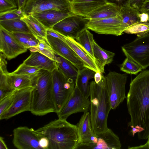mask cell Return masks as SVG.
I'll use <instances>...</instances> for the list:
<instances>
[{
    "label": "cell",
    "mask_w": 149,
    "mask_h": 149,
    "mask_svg": "<svg viewBox=\"0 0 149 149\" xmlns=\"http://www.w3.org/2000/svg\"><path fill=\"white\" fill-rule=\"evenodd\" d=\"M127 107L130 116L128 125L138 126L143 131L138 137H149V70H142L131 81L127 97Z\"/></svg>",
    "instance_id": "6da1fadb"
},
{
    "label": "cell",
    "mask_w": 149,
    "mask_h": 149,
    "mask_svg": "<svg viewBox=\"0 0 149 149\" xmlns=\"http://www.w3.org/2000/svg\"><path fill=\"white\" fill-rule=\"evenodd\" d=\"M90 114L92 128L95 134L103 132L109 128L107 120L111 109L108 95L105 76L101 81L90 83Z\"/></svg>",
    "instance_id": "7a4b0ae2"
},
{
    "label": "cell",
    "mask_w": 149,
    "mask_h": 149,
    "mask_svg": "<svg viewBox=\"0 0 149 149\" xmlns=\"http://www.w3.org/2000/svg\"><path fill=\"white\" fill-rule=\"evenodd\" d=\"M36 131L49 141L48 149H76L79 141L77 125L59 118Z\"/></svg>",
    "instance_id": "3957f363"
},
{
    "label": "cell",
    "mask_w": 149,
    "mask_h": 149,
    "mask_svg": "<svg viewBox=\"0 0 149 149\" xmlns=\"http://www.w3.org/2000/svg\"><path fill=\"white\" fill-rule=\"evenodd\" d=\"M30 112L38 116L56 113L52 72L41 70L34 81Z\"/></svg>",
    "instance_id": "277c9868"
},
{
    "label": "cell",
    "mask_w": 149,
    "mask_h": 149,
    "mask_svg": "<svg viewBox=\"0 0 149 149\" xmlns=\"http://www.w3.org/2000/svg\"><path fill=\"white\" fill-rule=\"evenodd\" d=\"M53 92L56 113L61 110L72 94L75 81L66 78L58 68L52 72Z\"/></svg>",
    "instance_id": "5b68a950"
},
{
    "label": "cell",
    "mask_w": 149,
    "mask_h": 149,
    "mask_svg": "<svg viewBox=\"0 0 149 149\" xmlns=\"http://www.w3.org/2000/svg\"><path fill=\"white\" fill-rule=\"evenodd\" d=\"M121 49L126 57L136 62L143 70L149 66V33L124 45Z\"/></svg>",
    "instance_id": "8992f818"
},
{
    "label": "cell",
    "mask_w": 149,
    "mask_h": 149,
    "mask_svg": "<svg viewBox=\"0 0 149 149\" xmlns=\"http://www.w3.org/2000/svg\"><path fill=\"white\" fill-rule=\"evenodd\" d=\"M105 77L111 108L114 109L127 98L125 87L127 75L111 71Z\"/></svg>",
    "instance_id": "52a82bcc"
},
{
    "label": "cell",
    "mask_w": 149,
    "mask_h": 149,
    "mask_svg": "<svg viewBox=\"0 0 149 149\" xmlns=\"http://www.w3.org/2000/svg\"><path fill=\"white\" fill-rule=\"evenodd\" d=\"M33 86L15 91L13 100L9 107L1 115L0 119H9L31 108L32 92Z\"/></svg>",
    "instance_id": "ba28073f"
},
{
    "label": "cell",
    "mask_w": 149,
    "mask_h": 149,
    "mask_svg": "<svg viewBox=\"0 0 149 149\" xmlns=\"http://www.w3.org/2000/svg\"><path fill=\"white\" fill-rule=\"evenodd\" d=\"M65 13L71 12L70 0H29L23 9L24 15H32L50 10Z\"/></svg>",
    "instance_id": "9c48e42d"
},
{
    "label": "cell",
    "mask_w": 149,
    "mask_h": 149,
    "mask_svg": "<svg viewBox=\"0 0 149 149\" xmlns=\"http://www.w3.org/2000/svg\"><path fill=\"white\" fill-rule=\"evenodd\" d=\"M13 143L18 149H41L39 141L42 136L36 130L26 126L15 128Z\"/></svg>",
    "instance_id": "30bf717a"
},
{
    "label": "cell",
    "mask_w": 149,
    "mask_h": 149,
    "mask_svg": "<svg viewBox=\"0 0 149 149\" xmlns=\"http://www.w3.org/2000/svg\"><path fill=\"white\" fill-rule=\"evenodd\" d=\"M86 28L99 34L119 36L124 32L122 20L119 15L113 17L90 19Z\"/></svg>",
    "instance_id": "8fae6325"
},
{
    "label": "cell",
    "mask_w": 149,
    "mask_h": 149,
    "mask_svg": "<svg viewBox=\"0 0 149 149\" xmlns=\"http://www.w3.org/2000/svg\"><path fill=\"white\" fill-rule=\"evenodd\" d=\"M89 20L88 18L74 15L62 20L52 29L63 36L75 39L78 34L87 29Z\"/></svg>",
    "instance_id": "7c38bea8"
},
{
    "label": "cell",
    "mask_w": 149,
    "mask_h": 149,
    "mask_svg": "<svg viewBox=\"0 0 149 149\" xmlns=\"http://www.w3.org/2000/svg\"><path fill=\"white\" fill-rule=\"evenodd\" d=\"M90 104V100L88 98L85 97L75 86L70 98L61 111L57 114L58 118L66 120L72 114L88 111Z\"/></svg>",
    "instance_id": "4fadbf2b"
},
{
    "label": "cell",
    "mask_w": 149,
    "mask_h": 149,
    "mask_svg": "<svg viewBox=\"0 0 149 149\" xmlns=\"http://www.w3.org/2000/svg\"><path fill=\"white\" fill-rule=\"evenodd\" d=\"M28 48L21 44L11 33L0 26V51L10 60L26 52Z\"/></svg>",
    "instance_id": "5bb4252c"
},
{
    "label": "cell",
    "mask_w": 149,
    "mask_h": 149,
    "mask_svg": "<svg viewBox=\"0 0 149 149\" xmlns=\"http://www.w3.org/2000/svg\"><path fill=\"white\" fill-rule=\"evenodd\" d=\"M47 41L56 54L70 62L78 70L85 67L83 61L64 41L49 35H47Z\"/></svg>",
    "instance_id": "9a60e30c"
},
{
    "label": "cell",
    "mask_w": 149,
    "mask_h": 149,
    "mask_svg": "<svg viewBox=\"0 0 149 149\" xmlns=\"http://www.w3.org/2000/svg\"><path fill=\"white\" fill-rule=\"evenodd\" d=\"M121 144L119 137L111 129L95 134L88 149H120Z\"/></svg>",
    "instance_id": "2e32d148"
},
{
    "label": "cell",
    "mask_w": 149,
    "mask_h": 149,
    "mask_svg": "<svg viewBox=\"0 0 149 149\" xmlns=\"http://www.w3.org/2000/svg\"><path fill=\"white\" fill-rule=\"evenodd\" d=\"M76 125L79 136V143L76 149H85L94 134L92 127L90 112L84 113Z\"/></svg>",
    "instance_id": "e0dca14e"
},
{
    "label": "cell",
    "mask_w": 149,
    "mask_h": 149,
    "mask_svg": "<svg viewBox=\"0 0 149 149\" xmlns=\"http://www.w3.org/2000/svg\"><path fill=\"white\" fill-rule=\"evenodd\" d=\"M71 12L74 15L86 17L92 12L107 3V0H72Z\"/></svg>",
    "instance_id": "ac0fdd59"
},
{
    "label": "cell",
    "mask_w": 149,
    "mask_h": 149,
    "mask_svg": "<svg viewBox=\"0 0 149 149\" xmlns=\"http://www.w3.org/2000/svg\"><path fill=\"white\" fill-rule=\"evenodd\" d=\"M74 15L72 12L65 13L53 9L35 13L31 15L47 29L52 28L55 25L64 18Z\"/></svg>",
    "instance_id": "d6986e66"
},
{
    "label": "cell",
    "mask_w": 149,
    "mask_h": 149,
    "mask_svg": "<svg viewBox=\"0 0 149 149\" xmlns=\"http://www.w3.org/2000/svg\"><path fill=\"white\" fill-rule=\"evenodd\" d=\"M23 63L51 72L58 68L56 61L38 52H31L29 56L24 61Z\"/></svg>",
    "instance_id": "ffe728a7"
},
{
    "label": "cell",
    "mask_w": 149,
    "mask_h": 149,
    "mask_svg": "<svg viewBox=\"0 0 149 149\" xmlns=\"http://www.w3.org/2000/svg\"><path fill=\"white\" fill-rule=\"evenodd\" d=\"M64 42L73 50L83 61L86 67L93 70L96 72L100 71L93 59L75 39L70 37L65 36Z\"/></svg>",
    "instance_id": "44dd1931"
},
{
    "label": "cell",
    "mask_w": 149,
    "mask_h": 149,
    "mask_svg": "<svg viewBox=\"0 0 149 149\" xmlns=\"http://www.w3.org/2000/svg\"><path fill=\"white\" fill-rule=\"evenodd\" d=\"M32 75H15L8 72L6 74L7 82L14 91H18L31 86L33 84L36 77L39 74Z\"/></svg>",
    "instance_id": "7402d4cb"
},
{
    "label": "cell",
    "mask_w": 149,
    "mask_h": 149,
    "mask_svg": "<svg viewBox=\"0 0 149 149\" xmlns=\"http://www.w3.org/2000/svg\"><path fill=\"white\" fill-rule=\"evenodd\" d=\"M78 71L75 81V86L79 89L85 97L88 98L90 95L89 81L94 78L96 72L86 67Z\"/></svg>",
    "instance_id": "603a6c76"
},
{
    "label": "cell",
    "mask_w": 149,
    "mask_h": 149,
    "mask_svg": "<svg viewBox=\"0 0 149 149\" xmlns=\"http://www.w3.org/2000/svg\"><path fill=\"white\" fill-rule=\"evenodd\" d=\"M92 44L96 64L100 71L102 74L104 72L105 66L112 62L115 54L103 49L94 40Z\"/></svg>",
    "instance_id": "cb8c5ba5"
},
{
    "label": "cell",
    "mask_w": 149,
    "mask_h": 149,
    "mask_svg": "<svg viewBox=\"0 0 149 149\" xmlns=\"http://www.w3.org/2000/svg\"><path fill=\"white\" fill-rule=\"evenodd\" d=\"M120 8L115 4L107 2L91 13L87 18L96 19L116 17L119 15Z\"/></svg>",
    "instance_id": "d4e9b609"
},
{
    "label": "cell",
    "mask_w": 149,
    "mask_h": 149,
    "mask_svg": "<svg viewBox=\"0 0 149 149\" xmlns=\"http://www.w3.org/2000/svg\"><path fill=\"white\" fill-rule=\"evenodd\" d=\"M138 9L131 6L128 3L120 7V15L122 20V29L124 32L128 27L140 21Z\"/></svg>",
    "instance_id": "484cf974"
},
{
    "label": "cell",
    "mask_w": 149,
    "mask_h": 149,
    "mask_svg": "<svg viewBox=\"0 0 149 149\" xmlns=\"http://www.w3.org/2000/svg\"><path fill=\"white\" fill-rule=\"evenodd\" d=\"M21 19L27 24L31 33L38 40L44 39L47 42V29L32 15H24Z\"/></svg>",
    "instance_id": "4316f807"
},
{
    "label": "cell",
    "mask_w": 149,
    "mask_h": 149,
    "mask_svg": "<svg viewBox=\"0 0 149 149\" xmlns=\"http://www.w3.org/2000/svg\"><path fill=\"white\" fill-rule=\"evenodd\" d=\"M58 68L64 76L68 79L75 81L78 70L70 61L61 57L56 54Z\"/></svg>",
    "instance_id": "83f0119b"
},
{
    "label": "cell",
    "mask_w": 149,
    "mask_h": 149,
    "mask_svg": "<svg viewBox=\"0 0 149 149\" xmlns=\"http://www.w3.org/2000/svg\"><path fill=\"white\" fill-rule=\"evenodd\" d=\"M0 26L11 33H31L26 23L21 18L0 21Z\"/></svg>",
    "instance_id": "f1b7e54d"
},
{
    "label": "cell",
    "mask_w": 149,
    "mask_h": 149,
    "mask_svg": "<svg viewBox=\"0 0 149 149\" xmlns=\"http://www.w3.org/2000/svg\"><path fill=\"white\" fill-rule=\"evenodd\" d=\"M75 39L87 51L96 63L93 50L92 43L94 40L93 35L86 29L78 34Z\"/></svg>",
    "instance_id": "f546056e"
},
{
    "label": "cell",
    "mask_w": 149,
    "mask_h": 149,
    "mask_svg": "<svg viewBox=\"0 0 149 149\" xmlns=\"http://www.w3.org/2000/svg\"><path fill=\"white\" fill-rule=\"evenodd\" d=\"M18 41L23 46L28 49L37 46L39 40L31 33L17 32L12 33Z\"/></svg>",
    "instance_id": "4dcf8cb0"
},
{
    "label": "cell",
    "mask_w": 149,
    "mask_h": 149,
    "mask_svg": "<svg viewBox=\"0 0 149 149\" xmlns=\"http://www.w3.org/2000/svg\"><path fill=\"white\" fill-rule=\"evenodd\" d=\"M38 45L28 49L31 52H38L56 62V54L47 42L45 39H39Z\"/></svg>",
    "instance_id": "1f68e13d"
},
{
    "label": "cell",
    "mask_w": 149,
    "mask_h": 149,
    "mask_svg": "<svg viewBox=\"0 0 149 149\" xmlns=\"http://www.w3.org/2000/svg\"><path fill=\"white\" fill-rule=\"evenodd\" d=\"M124 32L135 34L138 37L143 36L149 33V22H137L127 28Z\"/></svg>",
    "instance_id": "d6a6232c"
},
{
    "label": "cell",
    "mask_w": 149,
    "mask_h": 149,
    "mask_svg": "<svg viewBox=\"0 0 149 149\" xmlns=\"http://www.w3.org/2000/svg\"><path fill=\"white\" fill-rule=\"evenodd\" d=\"M120 69L126 74L136 75L142 70L141 67L136 62L126 57L120 65Z\"/></svg>",
    "instance_id": "836d02e7"
},
{
    "label": "cell",
    "mask_w": 149,
    "mask_h": 149,
    "mask_svg": "<svg viewBox=\"0 0 149 149\" xmlns=\"http://www.w3.org/2000/svg\"><path fill=\"white\" fill-rule=\"evenodd\" d=\"M41 70L38 68L29 66L23 63L15 70L10 73L15 75L35 74L39 73Z\"/></svg>",
    "instance_id": "e575fe53"
},
{
    "label": "cell",
    "mask_w": 149,
    "mask_h": 149,
    "mask_svg": "<svg viewBox=\"0 0 149 149\" xmlns=\"http://www.w3.org/2000/svg\"><path fill=\"white\" fill-rule=\"evenodd\" d=\"M6 73L0 72V101L15 91L8 84L6 74Z\"/></svg>",
    "instance_id": "d590c367"
},
{
    "label": "cell",
    "mask_w": 149,
    "mask_h": 149,
    "mask_svg": "<svg viewBox=\"0 0 149 149\" xmlns=\"http://www.w3.org/2000/svg\"><path fill=\"white\" fill-rule=\"evenodd\" d=\"M15 91L0 101V115L10 106L14 97Z\"/></svg>",
    "instance_id": "8d00e7d4"
},
{
    "label": "cell",
    "mask_w": 149,
    "mask_h": 149,
    "mask_svg": "<svg viewBox=\"0 0 149 149\" xmlns=\"http://www.w3.org/2000/svg\"><path fill=\"white\" fill-rule=\"evenodd\" d=\"M17 8L15 0H0V13Z\"/></svg>",
    "instance_id": "74e56055"
},
{
    "label": "cell",
    "mask_w": 149,
    "mask_h": 149,
    "mask_svg": "<svg viewBox=\"0 0 149 149\" xmlns=\"http://www.w3.org/2000/svg\"><path fill=\"white\" fill-rule=\"evenodd\" d=\"M17 8H18L0 13V21L21 18L22 17L18 15L16 13V10Z\"/></svg>",
    "instance_id": "f35d334b"
},
{
    "label": "cell",
    "mask_w": 149,
    "mask_h": 149,
    "mask_svg": "<svg viewBox=\"0 0 149 149\" xmlns=\"http://www.w3.org/2000/svg\"><path fill=\"white\" fill-rule=\"evenodd\" d=\"M47 35H50L52 37L57 38L64 41L65 36L61 34L52 28L47 29Z\"/></svg>",
    "instance_id": "ab89813d"
},
{
    "label": "cell",
    "mask_w": 149,
    "mask_h": 149,
    "mask_svg": "<svg viewBox=\"0 0 149 149\" xmlns=\"http://www.w3.org/2000/svg\"><path fill=\"white\" fill-rule=\"evenodd\" d=\"M139 10L141 13H145L148 14L149 22V0H145Z\"/></svg>",
    "instance_id": "60d3db41"
},
{
    "label": "cell",
    "mask_w": 149,
    "mask_h": 149,
    "mask_svg": "<svg viewBox=\"0 0 149 149\" xmlns=\"http://www.w3.org/2000/svg\"><path fill=\"white\" fill-rule=\"evenodd\" d=\"M39 145L41 149H48L49 141L47 138L42 136L40 138L39 141Z\"/></svg>",
    "instance_id": "b9f144b4"
},
{
    "label": "cell",
    "mask_w": 149,
    "mask_h": 149,
    "mask_svg": "<svg viewBox=\"0 0 149 149\" xmlns=\"http://www.w3.org/2000/svg\"><path fill=\"white\" fill-rule=\"evenodd\" d=\"M145 0H129L128 3L132 7L139 10Z\"/></svg>",
    "instance_id": "7bdbcfd3"
},
{
    "label": "cell",
    "mask_w": 149,
    "mask_h": 149,
    "mask_svg": "<svg viewBox=\"0 0 149 149\" xmlns=\"http://www.w3.org/2000/svg\"><path fill=\"white\" fill-rule=\"evenodd\" d=\"M129 0H107V2L115 4L120 7L127 4Z\"/></svg>",
    "instance_id": "ee69618b"
},
{
    "label": "cell",
    "mask_w": 149,
    "mask_h": 149,
    "mask_svg": "<svg viewBox=\"0 0 149 149\" xmlns=\"http://www.w3.org/2000/svg\"><path fill=\"white\" fill-rule=\"evenodd\" d=\"M29 0H17L18 8L23 10Z\"/></svg>",
    "instance_id": "f6af8a7d"
},
{
    "label": "cell",
    "mask_w": 149,
    "mask_h": 149,
    "mask_svg": "<svg viewBox=\"0 0 149 149\" xmlns=\"http://www.w3.org/2000/svg\"><path fill=\"white\" fill-rule=\"evenodd\" d=\"M140 22H148V14L145 13H140L139 15Z\"/></svg>",
    "instance_id": "bcb514c9"
},
{
    "label": "cell",
    "mask_w": 149,
    "mask_h": 149,
    "mask_svg": "<svg viewBox=\"0 0 149 149\" xmlns=\"http://www.w3.org/2000/svg\"><path fill=\"white\" fill-rule=\"evenodd\" d=\"M102 74L99 71L95 73L94 77V81L97 84L99 83L102 79Z\"/></svg>",
    "instance_id": "7dc6e473"
},
{
    "label": "cell",
    "mask_w": 149,
    "mask_h": 149,
    "mask_svg": "<svg viewBox=\"0 0 149 149\" xmlns=\"http://www.w3.org/2000/svg\"><path fill=\"white\" fill-rule=\"evenodd\" d=\"M147 142L144 144L139 146L129 148V149H149V137Z\"/></svg>",
    "instance_id": "c3c4849f"
},
{
    "label": "cell",
    "mask_w": 149,
    "mask_h": 149,
    "mask_svg": "<svg viewBox=\"0 0 149 149\" xmlns=\"http://www.w3.org/2000/svg\"><path fill=\"white\" fill-rule=\"evenodd\" d=\"M8 148L6 145L3 138L1 136L0 137V149H8Z\"/></svg>",
    "instance_id": "681fc988"
},
{
    "label": "cell",
    "mask_w": 149,
    "mask_h": 149,
    "mask_svg": "<svg viewBox=\"0 0 149 149\" xmlns=\"http://www.w3.org/2000/svg\"><path fill=\"white\" fill-rule=\"evenodd\" d=\"M15 1H16L17 3V0H15Z\"/></svg>",
    "instance_id": "f907efd6"
}]
</instances>
